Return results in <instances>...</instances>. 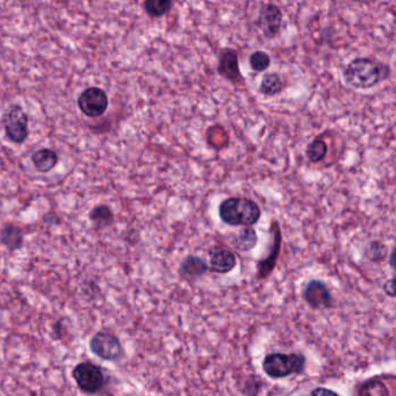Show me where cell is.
<instances>
[{"mask_svg": "<svg viewBox=\"0 0 396 396\" xmlns=\"http://www.w3.org/2000/svg\"><path fill=\"white\" fill-rule=\"evenodd\" d=\"M219 216L228 226L252 227L261 219V210L251 199L228 198L220 203Z\"/></svg>", "mask_w": 396, "mask_h": 396, "instance_id": "obj_2", "label": "cell"}, {"mask_svg": "<svg viewBox=\"0 0 396 396\" xmlns=\"http://www.w3.org/2000/svg\"><path fill=\"white\" fill-rule=\"evenodd\" d=\"M208 255H210L208 271L213 273H229L237 265V258H236L235 254L230 250L221 248V247L210 249Z\"/></svg>", "mask_w": 396, "mask_h": 396, "instance_id": "obj_11", "label": "cell"}, {"mask_svg": "<svg viewBox=\"0 0 396 396\" xmlns=\"http://www.w3.org/2000/svg\"><path fill=\"white\" fill-rule=\"evenodd\" d=\"M207 271H208V264L197 256H187L181 265V277L190 281H197L203 277Z\"/></svg>", "mask_w": 396, "mask_h": 396, "instance_id": "obj_13", "label": "cell"}, {"mask_svg": "<svg viewBox=\"0 0 396 396\" xmlns=\"http://www.w3.org/2000/svg\"><path fill=\"white\" fill-rule=\"evenodd\" d=\"M217 72L232 84L243 83L244 78L239 70V55L234 49H223L219 56Z\"/></svg>", "mask_w": 396, "mask_h": 396, "instance_id": "obj_10", "label": "cell"}, {"mask_svg": "<svg viewBox=\"0 0 396 396\" xmlns=\"http://www.w3.org/2000/svg\"><path fill=\"white\" fill-rule=\"evenodd\" d=\"M0 236H1V242L4 244L6 245L7 248L12 251L19 250L23 247V236L21 230L12 225H6L4 227L0 232Z\"/></svg>", "mask_w": 396, "mask_h": 396, "instance_id": "obj_16", "label": "cell"}, {"mask_svg": "<svg viewBox=\"0 0 396 396\" xmlns=\"http://www.w3.org/2000/svg\"><path fill=\"white\" fill-rule=\"evenodd\" d=\"M283 20V11L277 5L265 4L259 11L256 23L266 39H273L281 32Z\"/></svg>", "mask_w": 396, "mask_h": 396, "instance_id": "obj_8", "label": "cell"}, {"mask_svg": "<svg viewBox=\"0 0 396 396\" xmlns=\"http://www.w3.org/2000/svg\"><path fill=\"white\" fill-rule=\"evenodd\" d=\"M174 0H145V10L152 18H162L170 12Z\"/></svg>", "mask_w": 396, "mask_h": 396, "instance_id": "obj_17", "label": "cell"}, {"mask_svg": "<svg viewBox=\"0 0 396 396\" xmlns=\"http://www.w3.org/2000/svg\"><path fill=\"white\" fill-rule=\"evenodd\" d=\"M271 232L273 234V245H272V248H271L270 255L264 258V259L258 261L257 279H259V281H261V279H266V278L272 273V271L274 270L276 264H277L279 254H281V232L279 225H278V222H276V221L272 222Z\"/></svg>", "mask_w": 396, "mask_h": 396, "instance_id": "obj_12", "label": "cell"}, {"mask_svg": "<svg viewBox=\"0 0 396 396\" xmlns=\"http://www.w3.org/2000/svg\"><path fill=\"white\" fill-rule=\"evenodd\" d=\"M283 87H285V84H283L281 74H276V72H268L261 79L259 91H261V94L272 97V96L281 94Z\"/></svg>", "mask_w": 396, "mask_h": 396, "instance_id": "obj_15", "label": "cell"}, {"mask_svg": "<svg viewBox=\"0 0 396 396\" xmlns=\"http://www.w3.org/2000/svg\"><path fill=\"white\" fill-rule=\"evenodd\" d=\"M388 74V65L374 61L372 58L358 57L346 65L343 76L345 83L353 89L368 90L385 81Z\"/></svg>", "mask_w": 396, "mask_h": 396, "instance_id": "obj_1", "label": "cell"}, {"mask_svg": "<svg viewBox=\"0 0 396 396\" xmlns=\"http://www.w3.org/2000/svg\"><path fill=\"white\" fill-rule=\"evenodd\" d=\"M366 257L370 261L378 263V261H383L387 257V247L380 242L374 241L368 245L366 248Z\"/></svg>", "mask_w": 396, "mask_h": 396, "instance_id": "obj_23", "label": "cell"}, {"mask_svg": "<svg viewBox=\"0 0 396 396\" xmlns=\"http://www.w3.org/2000/svg\"><path fill=\"white\" fill-rule=\"evenodd\" d=\"M328 154V145L322 139H316L308 145L306 155L312 163H319Z\"/></svg>", "mask_w": 396, "mask_h": 396, "instance_id": "obj_20", "label": "cell"}, {"mask_svg": "<svg viewBox=\"0 0 396 396\" xmlns=\"http://www.w3.org/2000/svg\"><path fill=\"white\" fill-rule=\"evenodd\" d=\"M32 162L36 170L41 174H47L57 165L58 156L52 149H40L33 154Z\"/></svg>", "mask_w": 396, "mask_h": 396, "instance_id": "obj_14", "label": "cell"}, {"mask_svg": "<svg viewBox=\"0 0 396 396\" xmlns=\"http://www.w3.org/2000/svg\"><path fill=\"white\" fill-rule=\"evenodd\" d=\"M81 113L89 118H99L108 108V97L100 87H89L81 92L77 100Z\"/></svg>", "mask_w": 396, "mask_h": 396, "instance_id": "obj_7", "label": "cell"}, {"mask_svg": "<svg viewBox=\"0 0 396 396\" xmlns=\"http://www.w3.org/2000/svg\"><path fill=\"white\" fill-rule=\"evenodd\" d=\"M257 241L258 237L255 230L250 227H245L244 230L234 239L232 243L235 245V248L241 251H250L255 248Z\"/></svg>", "mask_w": 396, "mask_h": 396, "instance_id": "obj_18", "label": "cell"}, {"mask_svg": "<svg viewBox=\"0 0 396 396\" xmlns=\"http://www.w3.org/2000/svg\"><path fill=\"white\" fill-rule=\"evenodd\" d=\"M72 377L84 393L94 394L103 388L105 383L103 370L92 363H81L72 370Z\"/></svg>", "mask_w": 396, "mask_h": 396, "instance_id": "obj_6", "label": "cell"}, {"mask_svg": "<svg viewBox=\"0 0 396 396\" xmlns=\"http://www.w3.org/2000/svg\"><path fill=\"white\" fill-rule=\"evenodd\" d=\"M28 121V115L23 107L12 105L3 118L7 139L16 145H23L29 136Z\"/></svg>", "mask_w": 396, "mask_h": 396, "instance_id": "obj_4", "label": "cell"}, {"mask_svg": "<svg viewBox=\"0 0 396 396\" xmlns=\"http://www.w3.org/2000/svg\"><path fill=\"white\" fill-rule=\"evenodd\" d=\"M357 393L359 395L385 396L388 395L390 392L385 386V383L378 379H372V380L366 381L364 385H361Z\"/></svg>", "mask_w": 396, "mask_h": 396, "instance_id": "obj_21", "label": "cell"}, {"mask_svg": "<svg viewBox=\"0 0 396 396\" xmlns=\"http://www.w3.org/2000/svg\"><path fill=\"white\" fill-rule=\"evenodd\" d=\"M306 366V357L301 353H274L265 356L263 370L272 379H283L293 374H301Z\"/></svg>", "mask_w": 396, "mask_h": 396, "instance_id": "obj_3", "label": "cell"}, {"mask_svg": "<svg viewBox=\"0 0 396 396\" xmlns=\"http://www.w3.org/2000/svg\"><path fill=\"white\" fill-rule=\"evenodd\" d=\"M249 63H250L252 70L256 71V72H264L270 68L271 57L268 52L257 50V52H252L250 55Z\"/></svg>", "mask_w": 396, "mask_h": 396, "instance_id": "obj_22", "label": "cell"}, {"mask_svg": "<svg viewBox=\"0 0 396 396\" xmlns=\"http://www.w3.org/2000/svg\"><path fill=\"white\" fill-rule=\"evenodd\" d=\"M90 349L97 357L106 361H120L125 354L120 339L113 334L107 332L94 334L90 341Z\"/></svg>", "mask_w": 396, "mask_h": 396, "instance_id": "obj_5", "label": "cell"}, {"mask_svg": "<svg viewBox=\"0 0 396 396\" xmlns=\"http://www.w3.org/2000/svg\"><path fill=\"white\" fill-rule=\"evenodd\" d=\"M90 219L96 226L103 228V227L111 226L113 223L114 215L110 207L100 205L91 210Z\"/></svg>", "mask_w": 396, "mask_h": 396, "instance_id": "obj_19", "label": "cell"}, {"mask_svg": "<svg viewBox=\"0 0 396 396\" xmlns=\"http://www.w3.org/2000/svg\"><path fill=\"white\" fill-rule=\"evenodd\" d=\"M303 298L314 310L330 308L332 305V297L329 287L326 283L319 279H312L307 283L303 290Z\"/></svg>", "mask_w": 396, "mask_h": 396, "instance_id": "obj_9", "label": "cell"}, {"mask_svg": "<svg viewBox=\"0 0 396 396\" xmlns=\"http://www.w3.org/2000/svg\"><path fill=\"white\" fill-rule=\"evenodd\" d=\"M312 395H322V394H329V395H337L336 392H332V390H327V388H317V390H314L310 392Z\"/></svg>", "mask_w": 396, "mask_h": 396, "instance_id": "obj_25", "label": "cell"}, {"mask_svg": "<svg viewBox=\"0 0 396 396\" xmlns=\"http://www.w3.org/2000/svg\"><path fill=\"white\" fill-rule=\"evenodd\" d=\"M395 278H390V281H387L385 285H383V290H385V293L388 295V297L394 298L395 297Z\"/></svg>", "mask_w": 396, "mask_h": 396, "instance_id": "obj_24", "label": "cell"}]
</instances>
